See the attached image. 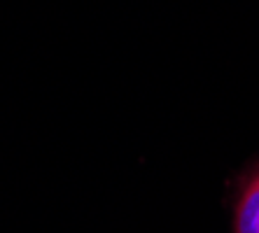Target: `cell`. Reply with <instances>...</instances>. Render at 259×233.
<instances>
[{
  "label": "cell",
  "mask_w": 259,
  "mask_h": 233,
  "mask_svg": "<svg viewBox=\"0 0 259 233\" xmlns=\"http://www.w3.org/2000/svg\"><path fill=\"white\" fill-rule=\"evenodd\" d=\"M236 233H259V173L241 196L236 210Z\"/></svg>",
  "instance_id": "1"
}]
</instances>
